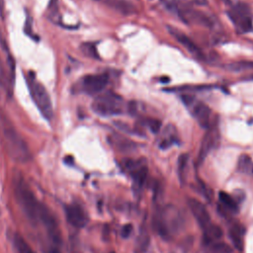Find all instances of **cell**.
<instances>
[{
	"mask_svg": "<svg viewBox=\"0 0 253 253\" xmlns=\"http://www.w3.org/2000/svg\"><path fill=\"white\" fill-rule=\"evenodd\" d=\"M224 68L231 72H240L253 69V61H235L224 65Z\"/></svg>",
	"mask_w": 253,
	"mask_h": 253,
	"instance_id": "obj_21",
	"label": "cell"
},
{
	"mask_svg": "<svg viewBox=\"0 0 253 253\" xmlns=\"http://www.w3.org/2000/svg\"><path fill=\"white\" fill-rule=\"evenodd\" d=\"M145 124L153 133H157L161 128V122L157 119H152V118L146 119Z\"/></svg>",
	"mask_w": 253,
	"mask_h": 253,
	"instance_id": "obj_27",
	"label": "cell"
},
{
	"mask_svg": "<svg viewBox=\"0 0 253 253\" xmlns=\"http://www.w3.org/2000/svg\"><path fill=\"white\" fill-rule=\"evenodd\" d=\"M203 230H204V241L208 244L214 243L216 240H218L222 236L221 228L218 225H215L212 223H210Z\"/></svg>",
	"mask_w": 253,
	"mask_h": 253,
	"instance_id": "obj_16",
	"label": "cell"
},
{
	"mask_svg": "<svg viewBox=\"0 0 253 253\" xmlns=\"http://www.w3.org/2000/svg\"><path fill=\"white\" fill-rule=\"evenodd\" d=\"M188 206H189L193 215L195 216L196 220L201 225V227H203V229L211 223L210 213H209L207 208L200 201H198L194 198H191L188 200Z\"/></svg>",
	"mask_w": 253,
	"mask_h": 253,
	"instance_id": "obj_9",
	"label": "cell"
},
{
	"mask_svg": "<svg viewBox=\"0 0 253 253\" xmlns=\"http://www.w3.org/2000/svg\"><path fill=\"white\" fill-rule=\"evenodd\" d=\"M107 74H88L78 82V90L88 95L102 92L108 84Z\"/></svg>",
	"mask_w": 253,
	"mask_h": 253,
	"instance_id": "obj_6",
	"label": "cell"
},
{
	"mask_svg": "<svg viewBox=\"0 0 253 253\" xmlns=\"http://www.w3.org/2000/svg\"><path fill=\"white\" fill-rule=\"evenodd\" d=\"M110 253H116V252H114V251H112V252H110Z\"/></svg>",
	"mask_w": 253,
	"mask_h": 253,
	"instance_id": "obj_36",
	"label": "cell"
},
{
	"mask_svg": "<svg viewBox=\"0 0 253 253\" xmlns=\"http://www.w3.org/2000/svg\"><path fill=\"white\" fill-rule=\"evenodd\" d=\"M64 212L67 221L76 228L84 227L88 222V215L85 210L78 204L72 203L64 207Z\"/></svg>",
	"mask_w": 253,
	"mask_h": 253,
	"instance_id": "obj_8",
	"label": "cell"
},
{
	"mask_svg": "<svg viewBox=\"0 0 253 253\" xmlns=\"http://www.w3.org/2000/svg\"><path fill=\"white\" fill-rule=\"evenodd\" d=\"M229 17L231 18L232 22L236 24L239 30L242 33L249 32L252 29V20L247 15V12L243 11V7L239 6L232 11H229Z\"/></svg>",
	"mask_w": 253,
	"mask_h": 253,
	"instance_id": "obj_12",
	"label": "cell"
},
{
	"mask_svg": "<svg viewBox=\"0 0 253 253\" xmlns=\"http://www.w3.org/2000/svg\"><path fill=\"white\" fill-rule=\"evenodd\" d=\"M95 1H100V0H95Z\"/></svg>",
	"mask_w": 253,
	"mask_h": 253,
	"instance_id": "obj_37",
	"label": "cell"
},
{
	"mask_svg": "<svg viewBox=\"0 0 253 253\" xmlns=\"http://www.w3.org/2000/svg\"><path fill=\"white\" fill-rule=\"evenodd\" d=\"M217 138H218V131L215 128L208 130V132L204 135V138L201 143L198 159H197L198 165H201L204 162L209 152L215 146Z\"/></svg>",
	"mask_w": 253,
	"mask_h": 253,
	"instance_id": "obj_10",
	"label": "cell"
},
{
	"mask_svg": "<svg viewBox=\"0 0 253 253\" xmlns=\"http://www.w3.org/2000/svg\"><path fill=\"white\" fill-rule=\"evenodd\" d=\"M112 143L121 151H131L136 147V144L124 136H121L119 134H115L111 137Z\"/></svg>",
	"mask_w": 253,
	"mask_h": 253,
	"instance_id": "obj_18",
	"label": "cell"
},
{
	"mask_svg": "<svg viewBox=\"0 0 253 253\" xmlns=\"http://www.w3.org/2000/svg\"><path fill=\"white\" fill-rule=\"evenodd\" d=\"M0 137L1 141L12 160L18 163H27L31 160L30 148L17 130L7 114L0 109Z\"/></svg>",
	"mask_w": 253,
	"mask_h": 253,
	"instance_id": "obj_2",
	"label": "cell"
},
{
	"mask_svg": "<svg viewBox=\"0 0 253 253\" xmlns=\"http://www.w3.org/2000/svg\"><path fill=\"white\" fill-rule=\"evenodd\" d=\"M188 160H189V155L187 153L181 154L178 158V176H179V179L182 184L186 180Z\"/></svg>",
	"mask_w": 253,
	"mask_h": 253,
	"instance_id": "obj_22",
	"label": "cell"
},
{
	"mask_svg": "<svg viewBox=\"0 0 253 253\" xmlns=\"http://www.w3.org/2000/svg\"><path fill=\"white\" fill-rule=\"evenodd\" d=\"M238 170L242 173H249L252 172L253 163L251 160V157L247 154H242L239 156L238 163H237Z\"/></svg>",
	"mask_w": 253,
	"mask_h": 253,
	"instance_id": "obj_23",
	"label": "cell"
},
{
	"mask_svg": "<svg viewBox=\"0 0 253 253\" xmlns=\"http://www.w3.org/2000/svg\"><path fill=\"white\" fill-rule=\"evenodd\" d=\"M8 86H9L8 78L6 76L5 69H4V66L2 64V61L0 59V96H1L3 91L8 89Z\"/></svg>",
	"mask_w": 253,
	"mask_h": 253,
	"instance_id": "obj_26",
	"label": "cell"
},
{
	"mask_svg": "<svg viewBox=\"0 0 253 253\" xmlns=\"http://www.w3.org/2000/svg\"><path fill=\"white\" fill-rule=\"evenodd\" d=\"M49 253H60V252H59V250L57 248H52Z\"/></svg>",
	"mask_w": 253,
	"mask_h": 253,
	"instance_id": "obj_34",
	"label": "cell"
},
{
	"mask_svg": "<svg viewBox=\"0 0 253 253\" xmlns=\"http://www.w3.org/2000/svg\"><path fill=\"white\" fill-rule=\"evenodd\" d=\"M132 232V225L130 223H126L122 227V237L123 238H127Z\"/></svg>",
	"mask_w": 253,
	"mask_h": 253,
	"instance_id": "obj_30",
	"label": "cell"
},
{
	"mask_svg": "<svg viewBox=\"0 0 253 253\" xmlns=\"http://www.w3.org/2000/svg\"><path fill=\"white\" fill-rule=\"evenodd\" d=\"M218 198H219L220 203L222 204V206H223L226 210H228V211H233V212H235V211H238V206H237L235 200H234L229 194L220 191V192L218 193Z\"/></svg>",
	"mask_w": 253,
	"mask_h": 253,
	"instance_id": "obj_20",
	"label": "cell"
},
{
	"mask_svg": "<svg viewBox=\"0 0 253 253\" xmlns=\"http://www.w3.org/2000/svg\"><path fill=\"white\" fill-rule=\"evenodd\" d=\"M81 50L82 52L89 56V57H92V58H99V54L97 52V49H96V46L95 44L93 43H90V42H84L82 45H81Z\"/></svg>",
	"mask_w": 253,
	"mask_h": 253,
	"instance_id": "obj_25",
	"label": "cell"
},
{
	"mask_svg": "<svg viewBox=\"0 0 253 253\" xmlns=\"http://www.w3.org/2000/svg\"><path fill=\"white\" fill-rule=\"evenodd\" d=\"M5 10V0H0V17L3 18Z\"/></svg>",
	"mask_w": 253,
	"mask_h": 253,
	"instance_id": "obj_33",
	"label": "cell"
},
{
	"mask_svg": "<svg viewBox=\"0 0 253 253\" xmlns=\"http://www.w3.org/2000/svg\"><path fill=\"white\" fill-rule=\"evenodd\" d=\"M135 253H147L149 248V236L145 229H141L135 244Z\"/></svg>",
	"mask_w": 253,
	"mask_h": 253,
	"instance_id": "obj_19",
	"label": "cell"
},
{
	"mask_svg": "<svg viewBox=\"0 0 253 253\" xmlns=\"http://www.w3.org/2000/svg\"><path fill=\"white\" fill-rule=\"evenodd\" d=\"M15 200L25 216L33 223H41L46 230L50 239L57 243L60 240L59 228L50 210L40 202L33 190L20 174H15L13 179Z\"/></svg>",
	"mask_w": 253,
	"mask_h": 253,
	"instance_id": "obj_1",
	"label": "cell"
},
{
	"mask_svg": "<svg viewBox=\"0 0 253 253\" xmlns=\"http://www.w3.org/2000/svg\"><path fill=\"white\" fill-rule=\"evenodd\" d=\"M91 107L100 116L120 115L123 112V98L114 92H106L97 96Z\"/></svg>",
	"mask_w": 253,
	"mask_h": 253,
	"instance_id": "obj_5",
	"label": "cell"
},
{
	"mask_svg": "<svg viewBox=\"0 0 253 253\" xmlns=\"http://www.w3.org/2000/svg\"><path fill=\"white\" fill-rule=\"evenodd\" d=\"M167 30L170 33V35L177 41L179 42L185 48H187L192 54H194L195 56H201L202 55V51L200 49V47L183 32L179 31L178 29L171 27V26H167Z\"/></svg>",
	"mask_w": 253,
	"mask_h": 253,
	"instance_id": "obj_11",
	"label": "cell"
},
{
	"mask_svg": "<svg viewBox=\"0 0 253 253\" xmlns=\"http://www.w3.org/2000/svg\"><path fill=\"white\" fill-rule=\"evenodd\" d=\"M127 108H128V112H129L130 114H134V113L136 112V103H135L134 101L129 102Z\"/></svg>",
	"mask_w": 253,
	"mask_h": 253,
	"instance_id": "obj_32",
	"label": "cell"
},
{
	"mask_svg": "<svg viewBox=\"0 0 253 253\" xmlns=\"http://www.w3.org/2000/svg\"><path fill=\"white\" fill-rule=\"evenodd\" d=\"M100 1L123 15H132L136 12L135 6L128 0H100Z\"/></svg>",
	"mask_w": 253,
	"mask_h": 253,
	"instance_id": "obj_14",
	"label": "cell"
},
{
	"mask_svg": "<svg viewBox=\"0 0 253 253\" xmlns=\"http://www.w3.org/2000/svg\"><path fill=\"white\" fill-rule=\"evenodd\" d=\"M11 239H12V245L16 253H36L21 234L16 232L12 235Z\"/></svg>",
	"mask_w": 253,
	"mask_h": 253,
	"instance_id": "obj_17",
	"label": "cell"
},
{
	"mask_svg": "<svg viewBox=\"0 0 253 253\" xmlns=\"http://www.w3.org/2000/svg\"><path fill=\"white\" fill-rule=\"evenodd\" d=\"M192 114L199 123L202 127L208 128L210 126V117H211V110L210 108L202 103V102H194L191 106Z\"/></svg>",
	"mask_w": 253,
	"mask_h": 253,
	"instance_id": "obj_13",
	"label": "cell"
},
{
	"mask_svg": "<svg viewBox=\"0 0 253 253\" xmlns=\"http://www.w3.org/2000/svg\"><path fill=\"white\" fill-rule=\"evenodd\" d=\"M26 82L32 100L41 112L42 116L46 121H51L53 118V108L47 90L40 81L37 80L34 73L31 71L26 75Z\"/></svg>",
	"mask_w": 253,
	"mask_h": 253,
	"instance_id": "obj_4",
	"label": "cell"
},
{
	"mask_svg": "<svg viewBox=\"0 0 253 253\" xmlns=\"http://www.w3.org/2000/svg\"><path fill=\"white\" fill-rule=\"evenodd\" d=\"M249 79H250V80H253V75H251V76L249 77Z\"/></svg>",
	"mask_w": 253,
	"mask_h": 253,
	"instance_id": "obj_35",
	"label": "cell"
},
{
	"mask_svg": "<svg viewBox=\"0 0 253 253\" xmlns=\"http://www.w3.org/2000/svg\"><path fill=\"white\" fill-rule=\"evenodd\" d=\"M228 234L234 247L238 250H241L243 247V234H244L243 227L240 224L234 223L229 227Z\"/></svg>",
	"mask_w": 253,
	"mask_h": 253,
	"instance_id": "obj_15",
	"label": "cell"
},
{
	"mask_svg": "<svg viewBox=\"0 0 253 253\" xmlns=\"http://www.w3.org/2000/svg\"><path fill=\"white\" fill-rule=\"evenodd\" d=\"M252 172H253V167H252Z\"/></svg>",
	"mask_w": 253,
	"mask_h": 253,
	"instance_id": "obj_38",
	"label": "cell"
},
{
	"mask_svg": "<svg viewBox=\"0 0 253 253\" xmlns=\"http://www.w3.org/2000/svg\"><path fill=\"white\" fill-rule=\"evenodd\" d=\"M114 125H115L119 129H121V130H123V131H125V132H127V133H135V132L130 128V126H129L128 125H126V124H125V123H123V122H115Z\"/></svg>",
	"mask_w": 253,
	"mask_h": 253,
	"instance_id": "obj_29",
	"label": "cell"
},
{
	"mask_svg": "<svg viewBox=\"0 0 253 253\" xmlns=\"http://www.w3.org/2000/svg\"><path fill=\"white\" fill-rule=\"evenodd\" d=\"M48 13L49 16L54 18L58 14V2L57 0H50L48 5Z\"/></svg>",
	"mask_w": 253,
	"mask_h": 253,
	"instance_id": "obj_28",
	"label": "cell"
},
{
	"mask_svg": "<svg viewBox=\"0 0 253 253\" xmlns=\"http://www.w3.org/2000/svg\"><path fill=\"white\" fill-rule=\"evenodd\" d=\"M126 168L128 170L134 184L141 187L147 177V166L146 161L143 158L139 159H128L125 162Z\"/></svg>",
	"mask_w": 253,
	"mask_h": 253,
	"instance_id": "obj_7",
	"label": "cell"
},
{
	"mask_svg": "<svg viewBox=\"0 0 253 253\" xmlns=\"http://www.w3.org/2000/svg\"><path fill=\"white\" fill-rule=\"evenodd\" d=\"M207 253H231V248L223 243H211Z\"/></svg>",
	"mask_w": 253,
	"mask_h": 253,
	"instance_id": "obj_24",
	"label": "cell"
},
{
	"mask_svg": "<svg viewBox=\"0 0 253 253\" xmlns=\"http://www.w3.org/2000/svg\"><path fill=\"white\" fill-rule=\"evenodd\" d=\"M183 218L179 211L172 206L160 209L153 217V225L163 238H169L180 229Z\"/></svg>",
	"mask_w": 253,
	"mask_h": 253,
	"instance_id": "obj_3",
	"label": "cell"
},
{
	"mask_svg": "<svg viewBox=\"0 0 253 253\" xmlns=\"http://www.w3.org/2000/svg\"><path fill=\"white\" fill-rule=\"evenodd\" d=\"M181 99L183 101V103L187 106V107H190L194 102H195V98L191 95H182L181 96Z\"/></svg>",
	"mask_w": 253,
	"mask_h": 253,
	"instance_id": "obj_31",
	"label": "cell"
}]
</instances>
